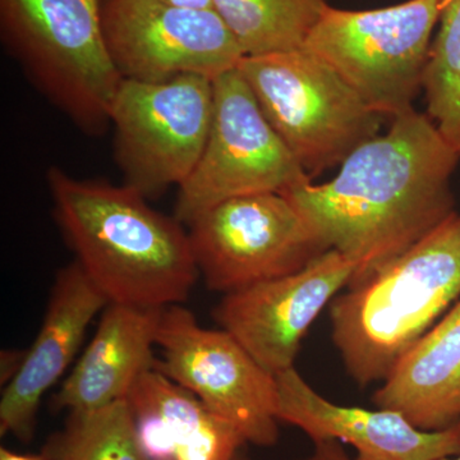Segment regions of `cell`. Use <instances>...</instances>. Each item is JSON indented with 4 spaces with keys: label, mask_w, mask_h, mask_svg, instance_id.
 Wrapping results in <instances>:
<instances>
[{
    "label": "cell",
    "mask_w": 460,
    "mask_h": 460,
    "mask_svg": "<svg viewBox=\"0 0 460 460\" xmlns=\"http://www.w3.org/2000/svg\"><path fill=\"white\" fill-rule=\"evenodd\" d=\"M459 160L434 120L411 109L385 135L359 145L332 181L283 195L329 250L356 266L353 284L456 213L452 180Z\"/></svg>",
    "instance_id": "1"
},
{
    "label": "cell",
    "mask_w": 460,
    "mask_h": 460,
    "mask_svg": "<svg viewBox=\"0 0 460 460\" xmlns=\"http://www.w3.org/2000/svg\"><path fill=\"white\" fill-rule=\"evenodd\" d=\"M48 187L75 261L109 304H183L199 271L189 232L126 184L75 178L51 166Z\"/></svg>",
    "instance_id": "2"
},
{
    "label": "cell",
    "mask_w": 460,
    "mask_h": 460,
    "mask_svg": "<svg viewBox=\"0 0 460 460\" xmlns=\"http://www.w3.org/2000/svg\"><path fill=\"white\" fill-rule=\"evenodd\" d=\"M460 298V214L330 304L332 339L358 385L389 376L402 354Z\"/></svg>",
    "instance_id": "3"
},
{
    "label": "cell",
    "mask_w": 460,
    "mask_h": 460,
    "mask_svg": "<svg viewBox=\"0 0 460 460\" xmlns=\"http://www.w3.org/2000/svg\"><path fill=\"white\" fill-rule=\"evenodd\" d=\"M0 39L32 86L80 131L111 128L123 77L105 41L102 0H0Z\"/></svg>",
    "instance_id": "4"
},
{
    "label": "cell",
    "mask_w": 460,
    "mask_h": 460,
    "mask_svg": "<svg viewBox=\"0 0 460 460\" xmlns=\"http://www.w3.org/2000/svg\"><path fill=\"white\" fill-rule=\"evenodd\" d=\"M238 71L268 122L311 178L341 165L380 131L383 117L305 48L246 56Z\"/></svg>",
    "instance_id": "5"
},
{
    "label": "cell",
    "mask_w": 460,
    "mask_h": 460,
    "mask_svg": "<svg viewBox=\"0 0 460 460\" xmlns=\"http://www.w3.org/2000/svg\"><path fill=\"white\" fill-rule=\"evenodd\" d=\"M438 0L349 11L328 5L302 45L328 63L368 108L394 119L423 91Z\"/></svg>",
    "instance_id": "6"
},
{
    "label": "cell",
    "mask_w": 460,
    "mask_h": 460,
    "mask_svg": "<svg viewBox=\"0 0 460 460\" xmlns=\"http://www.w3.org/2000/svg\"><path fill=\"white\" fill-rule=\"evenodd\" d=\"M214 81L181 75L164 83L124 80L111 109L115 164L144 198L180 189L204 153Z\"/></svg>",
    "instance_id": "7"
},
{
    "label": "cell",
    "mask_w": 460,
    "mask_h": 460,
    "mask_svg": "<svg viewBox=\"0 0 460 460\" xmlns=\"http://www.w3.org/2000/svg\"><path fill=\"white\" fill-rule=\"evenodd\" d=\"M311 181L233 69L214 80L210 131L195 171L178 189L175 217L190 226L226 199L283 193Z\"/></svg>",
    "instance_id": "8"
},
{
    "label": "cell",
    "mask_w": 460,
    "mask_h": 460,
    "mask_svg": "<svg viewBox=\"0 0 460 460\" xmlns=\"http://www.w3.org/2000/svg\"><path fill=\"white\" fill-rule=\"evenodd\" d=\"M189 234L206 286L226 295L295 274L329 251L277 192L220 202L190 223Z\"/></svg>",
    "instance_id": "9"
},
{
    "label": "cell",
    "mask_w": 460,
    "mask_h": 460,
    "mask_svg": "<svg viewBox=\"0 0 460 460\" xmlns=\"http://www.w3.org/2000/svg\"><path fill=\"white\" fill-rule=\"evenodd\" d=\"M156 345L162 359L155 370L198 396L246 443H277V378L237 339L224 329L202 328L190 311L172 305L163 311Z\"/></svg>",
    "instance_id": "10"
},
{
    "label": "cell",
    "mask_w": 460,
    "mask_h": 460,
    "mask_svg": "<svg viewBox=\"0 0 460 460\" xmlns=\"http://www.w3.org/2000/svg\"><path fill=\"white\" fill-rule=\"evenodd\" d=\"M109 54L124 80L164 83L181 75L217 80L246 57L215 9L162 0H102Z\"/></svg>",
    "instance_id": "11"
},
{
    "label": "cell",
    "mask_w": 460,
    "mask_h": 460,
    "mask_svg": "<svg viewBox=\"0 0 460 460\" xmlns=\"http://www.w3.org/2000/svg\"><path fill=\"white\" fill-rule=\"evenodd\" d=\"M356 266L329 250L302 270L228 293L215 319L272 375L295 367L308 329L341 289Z\"/></svg>",
    "instance_id": "12"
},
{
    "label": "cell",
    "mask_w": 460,
    "mask_h": 460,
    "mask_svg": "<svg viewBox=\"0 0 460 460\" xmlns=\"http://www.w3.org/2000/svg\"><path fill=\"white\" fill-rule=\"evenodd\" d=\"M275 378L279 422L301 429L314 443L350 445L357 460H440L460 453V422L443 431H423L398 411L335 404L295 367Z\"/></svg>",
    "instance_id": "13"
},
{
    "label": "cell",
    "mask_w": 460,
    "mask_h": 460,
    "mask_svg": "<svg viewBox=\"0 0 460 460\" xmlns=\"http://www.w3.org/2000/svg\"><path fill=\"white\" fill-rule=\"evenodd\" d=\"M109 301L75 261L58 274L38 337L3 392L0 434L29 443L42 396L63 376L83 344L91 321Z\"/></svg>",
    "instance_id": "14"
},
{
    "label": "cell",
    "mask_w": 460,
    "mask_h": 460,
    "mask_svg": "<svg viewBox=\"0 0 460 460\" xmlns=\"http://www.w3.org/2000/svg\"><path fill=\"white\" fill-rule=\"evenodd\" d=\"M164 308L109 304L89 347L58 393L57 407L89 411L127 401L136 381L155 368L153 349Z\"/></svg>",
    "instance_id": "15"
},
{
    "label": "cell",
    "mask_w": 460,
    "mask_h": 460,
    "mask_svg": "<svg viewBox=\"0 0 460 460\" xmlns=\"http://www.w3.org/2000/svg\"><path fill=\"white\" fill-rule=\"evenodd\" d=\"M423 431L460 422V298L407 350L372 396Z\"/></svg>",
    "instance_id": "16"
},
{
    "label": "cell",
    "mask_w": 460,
    "mask_h": 460,
    "mask_svg": "<svg viewBox=\"0 0 460 460\" xmlns=\"http://www.w3.org/2000/svg\"><path fill=\"white\" fill-rule=\"evenodd\" d=\"M132 410L156 413L174 445V460H234L244 438L198 396L162 372H145L127 396Z\"/></svg>",
    "instance_id": "17"
},
{
    "label": "cell",
    "mask_w": 460,
    "mask_h": 460,
    "mask_svg": "<svg viewBox=\"0 0 460 460\" xmlns=\"http://www.w3.org/2000/svg\"><path fill=\"white\" fill-rule=\"evenodd\" d=\"M246 56L302 48L326 0H213Z\"/></svg>",
    "instance_id": "18"
},
{
    "label": "cell",
    "mask_w": 460,
    "mask_h": 460,
    "mask_svg": "<svg viewBox=\"0 0 460 460\" xmlns=\"http://www.w3.org/2000/svg\"><path fill=\"white\" fill-rule=\"evenodd\" d=\"M48 460H147L138 447L128 402L69 411L65 429L42 452Z\"/></svg>",
    "instance_id": "19"
},
{
    "label": "cell",
    "mask_w": 460,
    "mask_h": 460,
    "mask_svg": "<svg viewBox=\"0 0 460 460\" xmlns=\"http://www.w3.org/2000/svg\"><path fill=\"white\" fill-rule=\"evenodd\" d=\"M425 91L428 115L460 155V0H438Z\"/></svg>",
    "instance_id": "20"
},
{
    "label": "cell",
    "mask_w": 460,
    "mask_h": 460,
    "mask_svg": "<svg viewBox=\"0 0 460 460\" xmlns=\"http://www.w3.org/2000/svg\"><path fill=\"white\" fill-rule=\"evenodd\" d=\"M299 460H357L345 452L343 444L339 441H319L314 443V450L310 456Z\"/></svg>",
    "instance_id": "21"
},
{
    "label": "cell",
    "mask_w": 460,
    "mask_h": 460,
    "mask_svg": "<svg viewBox=\"0 0 460 460\" xmlns=\"http://www.w3.org/2000/svg\"><path fill=\"white\" fill-rule=\"evenodd\" d=\"M26 350H3L2 353V385L9 383L14 376L23 361H25Z\"/></svg>",
    "instance_id": "22"
},
{
    "label": "cell",
    "mask_w": 460,
    "mask_h": 460,
    "mask_svg": "<svg viewBox=\"0 0 460 460\" xmlns=\"http://www.w3.org/2000/svg\"><path fill=\"white\" fill-rule=\"evenodd\" d=\"M162 2L178 5V7L214 9L213 0H162Z\"/></svg>",
    "instance_id": "23"
},
{
    "label": "cell",
    "mask_w": 460,
    "mask_h": 460,
    "mask_svg": "<svg viewBox=\"0 0 460 460\" xmlns=\"http://www.w3.org/2000/svg\"><path fill=\"white\" fill-rule=\"evenodd\" d=\"M0 460H48L47 456L44 454H40V456H29V454H18L14 452H11L9 449H5V447H2L0 449Z\"/></svg>",
    "instance_id": "24"
},
{
    "label": "cell",
    "mask_w": 460,
    "mask_h": 460,
    "mask_svg": "<svg viewBox=\"0 0 460 460\" xmlns=\"http://www.w3.org/2000/svg\"><path fill=\"white\" fill-rule=\"evenodd\" d=\"M440 460H460V453L456 454V456H445V458Z\"/></svg>",
    "instance_id": "25"
},
{
    "label": "cell",
    "mask_w": 460,
    "mask_h": 460,
    "mask_svg": "<svg viewBox=\"0 0 460 460\" xmlns=\"http://www.w3.org/2000/svg\"><path fill=\"white\" fill-rule=\"evenodd\" d=\"M234 460H250L246 458V456H243L241 452L238 453V456H235Z\"/></svg>",
    "instance_id": "26"
}]
</instances>
